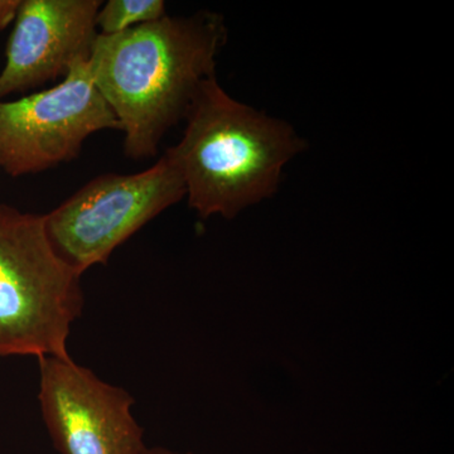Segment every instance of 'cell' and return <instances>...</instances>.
I'll use <instances>...</instances> for the list:
<instances>
[{
	"mask_svg": "<svg viewBox=\"0 0 454 454\" xmlns=\"http://www.w3.org/2000/svg\"><path fill=\"white\" fill-rule=\"evenodd\" d=\"M101 0H22L0 73V100L66 76L89 59Z\"/></svg>",
	"mask_w": 454,
	"mask_h": 454,
	"instance_id": "obj_7",
	"label": "cell"
},
{
	"mask_svg": "<svg viewBox=\"0 0 454 454\" xmlns=\"http://www.w3.org/2000/svg\"><path fill=\"white\" fill-rule=\"evenodd\" d=\"M145 454H179V453L172 452V450H167V448L155 447V448H148V450H146ZM187 454H191V453H187Z\"/></svg>",
	"mask_w": 454,
	"mask_h": 454,
	"instance_id": "obj_10",
	"label": "cell"
},
{
	"mask_svg": "<svg viewBox=\"0 0 454 454\" xmlns=\"http://www.w3.org/2000/svg\"><path fill=\"white\" fill-rule=\"evenodd\" d=\"M164 16L166 3L162 0H109L98 9L97 27L101 35H118Z\"/></svg>",
	"mask_w": 454,
	"mask_h": 454,
	"instance_id": "obj_8",
	"label": "cell"
},
{
	"mask_svg": "<svg viewBox=\"0 0 454 454\" xmlns=\"http://www.w3.org/2000/svg\"><path fill=\"white\" fill-rule=\"evenodd\" d=\"M107 129L121 124L95 85L89 59H79L59 85L0 100V168L11 177L55 168L74 160L91 134Z\"/></svg>",
	"mask_w": 454,
	"mask_h": 454,
	"instance_id": "obj_5",
	"label": "cell"
},
{
	"mask_svg": "<svg viewBox=\"0 0 454 454\" xmlns=\"http://www.w3.org/2000/svg\"><path fill=\"white\" fill-rule=\"evenodd\" d=\"M184 119V137L168 152L202 219H234L273 196L284 166L306 148L288 122L235 100L216 76L202 83Z\"/></svg>",
	"mask_w": 454,
	"mask_h": 454,
	"instance_id": "obj_2",
	"label": "cell"
},
{
	"mask_svg": "<svg viewBox=\"0 0 454 454\" xmlns=\"http://www.w3.org/2000/svg\"><path fill=\"white\" fill-rule=\"evenodd\" d=\"M82 277L53 249L44 215L0 203V357H71Z\"/></svg>",
	"mask_w": 454,
	"mask_h": 454,
	"instance_id": "obj_3",
	"label": "cell"
},
{
	"mask_svg": "<svg viewBox=\"0 0 454 454\" xmlns=\"http://www.w3.org/2000/svg\"><path fill=\"white\" fill-rule=\"evenodd\" d=\"M226 35L223 18L210 12L98 33L90 70L121 124L128 158L154 157L164 134L186 118L202 83L215 76Z\"/></svg>",
	"mask_w": 454,
	"mask_h": 454,
	"instance_id": "obj_1",
	"label": "cell"
},
{
	"mask_svg": "<svg viewBox=\"0 0 454 454\" xmlns=\"http://www.w3.org/2000/svg\"><path fill=\"white\" fill-rule=\"evenodd\" d=\"M38 364L42 418L57 452L145 454V430L127 390L71 357H41Z\"/></svg>",
	"mask_w": 454,
	"mask_h": 454,
	"instance_id": "obj_6",
	"label": "cell"
},
{
	"mask_svg": "<svg viewBox=\"0 0 454 454\" xmlns=\"http://www.w3.org/2000/svg\"><path fill=\"white\" fill-rule=\"evenodd\" d=\"M186 197L181 169L168 151L134 175L98 176L44 215L53 249L77 273L106 264L112 254L170 206Z\"/></svg>",
	"mask_w": 454,
	"mask_h": 454,
	"instance_id": "obj_4",
	"label": "cell"
},
{
	"mask_svg": "<svg viewBox=\"0 0 454 454\" xmlns=\"http://www.w3.org/2000/svg\"><path fill=\"white\" fill-rule=\"evenodd\" d=\"M22 0H0V32L16 20Z\"/></svg>",
	"mask_w": 454,
	"mask_h": 454,
	"instance_id": "obj_9",
	"label": "cell"
}]
</instances>
